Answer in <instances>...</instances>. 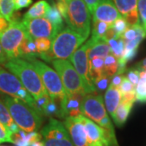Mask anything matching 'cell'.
<instances>
[{
  "label": "cell",
  "instance_id": "cell-1",
  "mask_svg": "<svg viewBox=\"0 0 146 146\" xmlns=\"http://www.w3.org/2000/svg\"><path fill=\"white\" fill-rule=\"evenodd\" d=\"M5 68L16 76L34 99L48 94L39 74L30 62L21 58L8 59Z\"/></svg>",
  "mask_w": 146,
  "mask_h": 146
},
{
  "label": "cell",
  "instance_id": "cell-2",
  "mask_svg": "<svg viewBox=\"0 0 146 146\" xmlns=\"http://www.w3.org/2000/svg\"><path fill=\"white\" fill-rule=\"evenodd\" d=\"M3 102L9 110L14 122L19 127L26 132L36 131L42 126V115L25 102L12 98L3 96Z\"/></svg>",
  "mask_w": 146,
  "mask_h": 146
},
{
  "label": "cell",
  "instance_id": "cell-3",
  "mask_svg": "<svg viewBox=\"0 0 146 146\" xmlns=\"http://www.w3.org/2000/svg\"><path fill=\"white\" fill-rule=\"evenodd\" d=\"M29 62L33 64L39 74L50 98L60 105L66 99L67 92L57 72L41 60H38L37 58H32L29 60Z\"/></svg>",
  "mask_w": 146,
  "mask_h": 146
},
{
  "label": "cell",
  "instance_id": "cell-4",
  "mask_svg": "<svg viewBox=\"0 0 146 146\" xmlns=\"http://www.w3.org/2000/svg\"><path fill=\"white\" fill-rule=\"evenodd\" d=\"M86 39L69 26L64 27L52 40L51 52L54 59H68Z\"/></svg>",
  "mask_w": 146,
  "mask_h": 146
},
{
  "label": "cell",
  "instance_id": "cell-5",
  "mask_svg": "<svg viewBox=\"0 0 146 146\" xmlns=\"http://www.w3.org/2000/svg\"><path fill=\"white\" fill-rule=\"evenodd\" d=\"M68 19L66 23L80 36L88 39L91 29V13L84 0H66Z\"/></svg>",
  "mask_w": 146,
  "mask_h": 146
},
{
  "label": "cell",
  "instance_id": "cell-6",
  "mask_svg": "<svg viewBox=\"0 0 146 146\" xmlns=\"http://www.w3.org/2000/svg\"><path fill=\"white\" fill-rule=\"evenodd\" d=\"M27 31L22 21L13 15L8 27L0 33V44L8 59L20 58L19 48L26 36Z\"/></svg>",
  "mask_w": 146,
  "mask_h": 146
},
{
  "label": "cell",
  "instance_id": "cell-7",
  "mask_svg": "<svg viewBox=\"0 0 146 146\" xmlns=\"http://www.w3.org/2000/svg\"><path fill=\"white\" fill-rule=\"evenodd\" d=\"M51 63L62 80L67 94H80L86 95L82 80L71 61L57 58L52 60Z\"/></svg>",
  "mask_w": 146,
  "mask_h": 146
},
{
  "label": "cell",
  "instance_id": "cell-8",
  "mask_svg": "<svg viewBox=\"0 0 146 146\" xmlns=\"http://www.w3.org/2000/svg\"><path fill=\"white\" fill-rule=\"evenodd\" d=\"M0 92L18 98L34 109V98L13 73L0 67ZM35 110V109H34Z\"/></svg>",
  "mask_w": 146,
  "mask_h": 146
},
{
  "label": "cell",
  "instance_id": "cell-9",
  "mask_svg": "<svg viewBox=\"0 0 146 146\" xmlns=\"http://www.w3.org/2000/svg\"><path fill=\"white\" fill-rule=\"evenodd\" d=\"M42 136L44 146H75L64 124L54 118L42 128Z\"/></svg>",
  "mask_w": 146,
  "mask_h": 146
},
{
  "label": "cell",
  "instance_id": "cell-10",
  "mask_svg": "<svg viewBox=\"0 0 146 146\" xmlns=\"http://www.w3.org/2000/svg\"><path fill=\"white\" fill-rule=\"evenodd\" d=\"M90 43L88 41L83 46H80L73 53L70 58V61L72 63L75 69L80 76L84 84V88L86 94H97L98 91L94 87L89 76V61L88 57V50L90 46Z\"/></svg>",
  "mask_w": 146,
  "mask_h": 146
},
{
  "label": "cell",
  "instance_id": "cell-11",
  "mask_svg": "<svg viewBox=\"0 0 146 146\" xmlns=\"http://www.w3.org/2000/svg\"><path fill=\"white\" fill-rule=\"evenodd\" d=\"M82 119L89 146H119L115 134L110 133L84 115H82Z\"/></svg>",
  "mask_w": 146,
  "mask_h": 146
},
{
  "label": "cell",
  "instance_id": "cell-12",
  "mask_svg": "<svg viewBox=\"0 0 146 146\" xmlns=\"http://www.w3.org/2000/svg\"><path fill=\"white\" fill-rule=\"evenodd\" d=\"M22 23L27 33L33 38H49L53 40L59 30L45 17L23 19Z\"/></svg>",
  "mask_w": 146,
  "mask_h": 146
},
{
  "label": "cell",
  "instance_id": "cell-13",
  "mask_svg": "<svg viewBox=\"0 0 146 146\" xmlns=\"http://www.w3.org/2000/svg\"><path fill=\"white\" fill-rule=\"evenodd\" d=\"M81 110L83 115L93 120L98 125L106 116H108L102 97L100 94H86L84 97Z\"/></svg>",
  "mask_w": 146,
  "mask_h": 146
},
{
  "label": "cell",
  "instance_id": "cell-14",
  "mask_svg": "<svg viewBox=\"0 0 146 146\" xmlns=\"http://www.w3.org/2000/svg\"><path fill=\"white\" fill-rule=\"evenodd\" d=\"M82 115L68 117L64 119L63 124L67 128L75 146H89L84 125Z\"/></svg>",
  "mask_w": 146,
  "mask_h": 146
},
{
  "label": "cell",
  "instance_id": "cell-15",
  "mask_svg": "<svg viewBox=\"0 0 146 146\" xmlns=\"http://www.w3.org/2000/svg\"><path fill=\"white\" fill-rule=\"evenodd\" d=\"M121 16L112 0H99L93 14V21H103L111 26Z\"/></svg>",
  "mask_w": 146,
  "mask_h": 146
},
{
  "label": "cell",
  "instance_id": "cell-16",
  "mask_svg": "<svg viewBox=\"0 0 146 146\" xmlns=\"http://www.w3.org/2000/svg\"><path fill=\"white\" fill-rule=\"evenodd\" d=\"M85 95L80 94H67L66 99L60 103L59 118L66 119L68 117H76L82 114V102Z\"/></svg>",
  "mask_w": 146,
  "mask_h": 146
},
{
  "label": "cell",
  "instance_id": "cell-17",
  "mask_svg": "<svg viewBox=\"0 0 146 146\" xmlns=\"http://www.w3.org/2000/svg\"><path fill=\"white\" fill-rule=\"evenodd\" d=\"M104 100L106 110L112 117L122 101V93L120 92L118 87H115L110 84L105 94Z\"/></svg>",
  "mask_w": 146,
  "mask_h": 146
},
{
  "label": "cell",
  "instance_id": "cell-18",
  "mask_svg": "<svg viewBox=\"0 0 146 146\" xmlns=\"http://www.w3.org/2000/svg\"><path fill=\"white\" fill-rule=\"evenodd\" d=\"M19 51L20 58H24L27 61L34 58H38L39 53L36 49L35 40L28 33H26V36L24 38L23 42H21Z\"/></svg>",
  "mask_w": 146,
  "mask_h": 146
},
{
  "label": "cell",
  "instance_id": "cell-19",
  "mask_svg": "<svg viewBox=\"0 0 146 146\" xmlns=\"http://www.w3.org/2000/svg\"><path fill=\"white\" fill-rule=\"evenodd\" d=\"M133 104H134L133 102L121 101L120 104L115 110V114L112 116V119H114L115 125L118 127H122L124 125L133 107Z\"/></svg>",
  "mask_w": 146,
  "mask_h": 146
},
{
  "label": "cell",
  "instance_id": "cell-20",
  "mask_svg": "<svg viewBox=\"0 0 146 146\" xmlns=\"http://www.w3.org/2000/svg\"><path fill=\"white\" fill-rule=\"evenodd\" d=\"M110 53L111 51L109 44L102 39L98 42L94 43L91 46H89L88 50L89 61L94 57H102L105 58Z\"/></svg>",
  "mask_w": 146,
  "mask_h": 146
},
{
  "label": "cell",
  "instance_id": "cell-21",
  "mask_svg": "<svg viewBox=\"0 0 146 146\" xmlns=\"http://www.w3.org/2000/svg\"><path fill=\"white\" fill-rule=\"evenodd\" d=\"M50 4L45 0H40L34 3L29 8V10L25 14L23 19H34L39 17H44L47 11L50 8Z\"/></svg>",
  "mask_w": 146,
  "mask_h": 146
},
{
  "label": "cell",
  "instance_id": "cell-22",
  "mask_svg": "<svg viewBox=\"0 0 146 146\" xmlns=\"http://www.w3.org/2000/svg\"><path fill=\"white\" fill-rule=\"evenodd\" d=\"M110 27L107 23L103 21H93V31H92V36L89 40L91 45L98 42L102 40L104 36L105 33H106L107 29Z\"/></svg>",
  "mask_w": 146,
  "mask_h": 146
},
{
  "label": "cell",
  "instance_id": "cell-23",
  "mask_svg": "<svg viewBox=\"0 0 146 146\" xmlns=\"http://www.w3.org/2000/svg\"><path fill=\"white\" fill-rule=\"evenodd\" d=\"M112 1L123 18L131 12L137 10V0H112Z\"/></svg>",
  "mask_w": 146,
  "mask_h": 146
},
{
  "label": "cell",
  "instance_id": "cell-24",
  "mask_svg": "<svg viewBox=\"0 0 146 146\" xmlns=\"http://www.w3.org/2000/svg\"><path fill=\"white\" fill-rule=\"evenodd\" d=\"M44 17L47 19L50 23H52L59 31L62 30V29L65 27L64 26L63 16H61L60 12L58 11V10L56 8V7L54 6V3L52 4V6L50 7L49 10L47 11L46 14L45 15Z\"/></svg>",
  "mask_w": 146,
  "mask_h": 146
},
{
  "label": "cell",
  "instance_id": "cell-25",
  "mask_svg": "<svg viewBox=\"0 0 146 146\" xmlns=\"http://www.w3.org/2000/svg\"><path fill=\"white\" fill-rule=\"evenodd\" d=\"M118 59L115 55L109 54L104 58V72L110 78L118 72Z\"/></svg>",
  "mask_w": 146,
  "mask_h": 146
},
{
  "label": "cell",
  "instance_id": "cell-26",
  "mask_svg": "<svg viewBox=\"0 0 146 146\" xmlns=\"http://www.w3.org/2000/svg\"><path fill=\"white\" fill-rule=\"evenodd\" d=\"M13 0H0V13L8 22H10L14 15Z\"/></svg>",
  "mask_w": 146,
  "mask_h": 146
},
{
  "label": "cell",
  "instance_id": "cell-27",
  "mask_svg": "<svg viewBox=\"0 0 146 146\" xmlns=\"http://www.w3.org/2000/svg\"><path fill=\"white\" fill-rule=\"evenodd\" d=\"M0 123L5 126L7 129L14 123V120L11 115L9 110L7 109L5 103L3 102L1 100H0Z\"/></svg>",
  "mask_w": 146,
  "mask_h": 146
},
{
  "label": "cell",
  "instance_id": "cell-28",
  "mask_svg": "<svg viewBox=\"0 0 146 146\" xmlns=\"http://www.w3.org/2000/svg\"><path fill=\"white\" fill-rule=\"evenodd\" d=\"M59 115H60V106L58 105V102L50 98L44 108L43 115H46V116L56 115L59 117Z\"/></svg>",
  "mask_w": 146,
  "mask_h": 146
},
{
  "label": "cell",
  "instance_id": "cell-29",
  "mask_svg": "<svg viewBox=\"0 0 146 146\" xmlns=\"http://www.w3.org/2000/svg\"><path fill=\"white\" fill-rule=\"evenodd\" d=\"M110 79V77L108 76L106 73H103L102 76L95 79L93 81V84H94V87L97 89V91L102 92L107 89L109 87L108 85H109Z\"/></svg>",
  "mask_w": 146,
  "mask_h": 146
},
{
  "label": "cell",
  "instance_id": "cell-30",
  "mask_svg": "<svg viewBox=\"0 0 146 146\" xmlns=\"http://www.w3.org/2000/svg\"><path fill=\"white\" fill-rule=\"evenodd\" d=\"M128 26H129V25L127 24V22L126 21V20L123 16L117 19L111 25V27L114 29V30L117 33L119 37H122L123 33L126 31V29L128 28Z\"/></svg>",
  "mask_w": 146,
  "mask_h": 146
},
{
  "label": "cell",
  "instance_id": "cell-31",
  "mask_svg": "<svg viewBox=\"0 0 146 146\" xmlns=\"http://www.w3.org/2000/svg\"><path fill=\"white\" fill-rule=\"evenodd\" d=\"M34 40H35L37 51L39 54L46 52L51 49L52 40L49 38H36Z\"/></svg>",
  "mask_w": 146,
  "mask_h": 146
},
{
  "label": "cell",
  "instance_id": "cell-32",
  "mask_svg": "<svg viewBox=\"0 0 146 146\" xmlns=\"http://www.w3.org/2000/svg\"><path fill=\"white\" fill-rule=\"evenodd\" d=\"M137 10L142 26L146 29V0H137Z\"/></svg>",
  "mask_w": 146,
  "mask_h": 146
},
{
  "label": "cell",
  "instance_id": "cell-33",
  "mask_svg": "<svg viewBox=\"0 0 146 146\" xmlns=\"http://www.w3.org/2000/svg\"><path fill=\"white\" fill-rule=\"evenodd\" d=\"M136 86L133 84L128 79L126 76H123V80L119 86V89L120 92L123 94H126V93H129V92H132V91H136Z\"/></svg>",
  "mask_w": 146,
  "mask_h": 146
},
{
  "label": "cell",
  "instance_id": "cell-34",
  "mask_svg": "<svg viewBox=\"0 0 146 146\" xmlns=\"http://www.w3.org/2000/svg\"><path fill=\"white\" fill-rule=\"evenodd\" d=\"M54 6L56 7L58 11L60 12L61 16H63L64 21H67L68 19V3L66 0H57L55 3H53Z\"/></svg>",
  "mask_w": 146,
  "mask_h": 146
},
{
  "label": "cell",
  "instance_id": "cell-35",
  "mask_svg": "<svg viewBox=\"0 0 146 146\" xmlns=\"http://www.w3.org/2000/svg\"><path fill=\"white\" fill-rule=\"evenodd\" d=\"M10 142L12 143L11 133L3 124L0 123V143Z\"/></svg>",
  "mask_w": 146,
  "mask_h": 146
},
{
  "label": "cell",
  "instance_id": "cell-36",
  "mask_svg": "<svg viewBox=\"0 0 146 146\" xmlns=\"http://www.w3.org/2000/svg\"><path fill=\"white\" fill-rule=\"evenodd\" d=\"M124 48H125V42L122 37H119L118 45L116 46V47L110 50H111V53L113 54V55H115V57L117 58V59H119L123 55V51H124Z\"/></svg>",
  "mask_w": 146,
  "mask_h": 146
},
{
  "label": "cell",
  "instance_id": "cell-37",
  "mask_svg": "<svg viewBox=\"0 0 146 146\" xmlns=\"http://www.w3.org/2000/svg\"><path fill=\"white\" fill-rule=\"evenodd\" d=\"M127 78L130 80L135 86L139 82L140 80V70L139 69H130L127 72Z\"/></svg>",
  "mask_w": 146,
  "mask_h": 146
},
{
  "label": "cell",
  "instance_id": "cell-38",
  "mask_svg": "<svg viewBox=\"0 0 146 146\" xmlns=\"http://www.w3.org/2000/svg\"><path fill=\"white\" fill-rule=\"evenodd\" d=\"M137 36V33H136V29L134 26H131L130 28L128 27L126 31L123 33L122 38L124 40V42H128V41H132L134 39H136Z\"/></svg>",
  "mask_w": 146,
  "mask_h": 146
},
{
  "label": "cell",
  "instance_id": "cell-39",
  "mask_svg": "<svg viewBox=\"0 0 146 146\" xmlns=\"http://www.w3.org/2000/svg\"><path fill=\"white\" fill-rule=\"evenodd\" d=\"M15 11H20L23 8L29 7L33 0H13Z\"/></svg>",
  "mask_w": 146,
  "mask_h": 146
},
{
  "label": "cell",
  "instance_id": "cell-40",
  "mask_svg": "<svg viewBox=\"0 0 146 146\" xmlns=\"http://www.w3.org/2000/svg\"><path fill=\"white\" fill-rule=\"evenodd\" d=\"M122 101H126V102H135L136 101V91H132L129 93L122 94Z\"/></svg>",
  "mask_w": 146,
  "mask_h": 146
},
{
  "label": "cell",
  "instance_id": "cell-41",
  "mask_svg": "<svg viewBox=\"0 0 146 146\" xmlns=\"http://www.w3.org/2000/svg\"><path fill=\"white\" fill-rule=\"evenodd\" d=\"M84 2L85 3V4L88 7L91 15H93L97 6L98 4L99 0H84Z\"/></svg>",
  "mask_w": 146,
  "mask_h": 146
},
{
  "label": "cell",
  "instance_id": "cell-42",
  "mask_svg": "<svg viewBox=\"0 0 146 146\" xmlns=\"http://www.w3.org/2000/svg\"><path fill=\"white\" fill-rule=\"evenodd\" d=\"M124 76H123V74H119V73H116V75L113 76V78L111 80V83L110 84L115 86V87H118L120 85V84L123 80V78Z\"/></svg>",
  "mask_w": 146,
  "mask_h": 146
},
{
  "label": "cell",
  "instance_id": "cell-43",
  "mask_svg": "<svg viewBox=\"0 0 146 146\" xmlns=\"http://www.w3.org/2000/svg\"><path fill=\"white\" fill-rule=\"evenodd\" d=\"M7 60H8V58L0 44V65H4L7 62Z\"/></svg>",
  "mask_w": 146,
  "mask_h": 146
},
{
  "label": "cell",
  "instance_id": "cell-44",
  "mask_svg": "<svg viewBox=\"0 0 146 146\" xmlns=\"http://www.w3.org/2000/svg\"><path fill=\"white\" fill-rule=\"evenodd\" d=\"M29 146H44L43 145V142L41 141H33L30 143Z\"/></svg>",
  "mask_w": 146,
  "mask_h": 146
},
{
  "label": "cell",
  "instance_id": "cell-45",
  "mask_svg": "<svg viewBox=\"0 0 146 146\" xmlns=\"http://www.w3.org/2000/svg\"><path fill=\"white\" fill-rule=\"evenodd\" d=\"M0 16H2V15H1V13H0Z\"/></svg>",
  "mask_w": 146,
  "mask_h": 146
},
{
  "label": "cell",
  "instance_id": "cell-46",
  "mask_svg": "<svg viewBox=\"0 0 146 146\" xmlns=\"http://www.w3.org/2000/svg\"><path fill=\"white\" fill-rule=\"evenodd\" d=\"M145 33H146V29H145Z\"/></svg>",
  "mask_w": 146,
  "mask_h": 146
},
{
  "label": "cell",
  "instance_id": "cell-47",
  "mask_svg": "<svg viewBox=\"0 0 146 146\" xmlns=\"http://www.w3.org/2000/svg\"><path fill=\"white\" fill-rule=\"evenodd\" d=\"M2 146H7V145H2Z\"/></svg>",
  "mask_w": 146,
  "mask_h": 146
}]
</instances>
